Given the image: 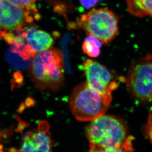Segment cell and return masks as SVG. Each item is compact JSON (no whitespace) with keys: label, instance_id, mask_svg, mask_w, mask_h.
Segmentation results:
<instances>
[{"label":"cell","instance_id":"obj_3","mask_svg":"<svg viewBox=\"0 0 152 152\" xmlns=\"http://www.w3.org/2000/svg\"><path fill=\"white\" fill-rule=\"evenodd\" d=\"M112 101V95L102 94L85 83L74 88L69 104L76 119L79 121H92L104 115Z\"/></svg>","mask_w":152,"mask_h":152},{"label":"cell","instance_id":"obj_12","mask_svg":"<svg viewBox=\"0 0 152 152\" xmlns=\"http://www.w3.org/2000/svg\"><path fill=\"white\" fill-rule=\"evenodd\" d=\"M7 61L12 67L15 69H26L28 66V61L24 60L18 54L15 53L10 50L6 54Z\"/></svg>","mask_w":152,"mask_h":152},{"label":"cell","instance_id":"obj_17","mask_svg":"<svg viewBox=\"0 0 152 152\" xmlns=\"http://www.w3.org/2000/svg\"><path fill=\"white\" fill-rule=\"evenodd\" d=\"M3 148L4 146L2 145H0V150H3Z\"/></svg>","mask_w":152,"mask_h":152},{"label":"cell","instance_id":"obj_9","mask_svg":"<svg viewBox=\"0 0 152 152\" xmlns=\"http://www.w3.org/2000/svg\"><path fill=\"white\" fill-rule=\"evenodd\" d=\"M26 52L30 58L38 53L51 48L54 40L50 34L33 26L25 27Z\"/></svg>","mask_w":152,"mask_h":152},{"label":"cell","instance_id":"obj_6","mask_svg":"<svg viewBox=\"0 0 152 152\" xmlns=\"http://www.w3.org/2000/svg\"><path fill=\"white\" fill-rule=\"evenodd\" d=\"M37 10L21 7L8 0H0V28L2 31H20L34 21Z\"/></svg>","mask_w":152,"mask_h":152},{"label":"cell","instance_id":"obj_13","mask_svg":"<svg viewBox=\"0 0 152 152\" xmlns=\"http://www.w3.org/2000/svg\"><path fill=\"white\" fill-rule=\"evenodd\" d=\"M11 3L21 7L29 10H37L35 4L37 0H8Z\"/></svg>","mask_w":152,"mask_h":152},{"label":"cell","instance_id":"obj_8","mask_svg":"<svg viewBox=\"0 0 152 152\" xmlns=\"http://www.w3.org/2000/svg\"><path fill=\"white\" fill-rule=\"evenodd\" d=\"M48 125L41 122L37 130L26 134L22 141L20 152H50L52 148L50 134Z\"/></svg>","mask_w":152,"mask_h":152},{"label":"cell","instance_id":"obj_18","mask_svg":"<svg viewBox=\"0 0 152 152\" xmlns=\"http://www.w3.org/2000/svg\"><path fill=\"white\" fill-rule=\"evenodd\" d=\"M1 37H2L1 33V32L0 31V40H1Z\"/></svg>","mask_w":152,"mask_h":152},{"label":"cell","instance_id":"obj_19","mask_svg":"<svg viewBox=\"0 0 152 152\" xmlns=\"http://www.w3.org/2000/svg\"><path fill=\"white\" fill-rule=\"evenodd\" d=\"M0 152H4L3 150H0Z\"/></svg>","mask_w":152,"mask_h":152},{"label":"cell","instance_id":"obj_10","mask_svg":"<svg viewBox=\"0 0 152 152\" xmlns=\"http://www.w3.org/2000/svg\"><path fill=\"white\" fill-rule=\"evenodd\" d=\"M128 8L132 15L138 17L152 15V0H127Z\"/></svg>","mask_w":152,"mask_h":152},{"label":"cell","instance_id":"obj_14","mask_svg":"<svg viewBox=\"0 0 152 152\" xmlns=\"http://www.w3.org/2000/svg\"><path fill=\"white\" fill-rule=\"evenodd\" d=\"M98 0H80L82 6L85 8L89 9L96 5Z\"/></svg>","mask_w":152,"mask_h":152},{"label":"cell","instance_id":"obj_5","mask_svg":"<svg viewBox=\"0 0 152 152\" xmlns=\"http://www.w3.org/2000/svg\"><path fill=\"white\" fill-rule=\"evenodd\" d=\"M77 23L88 36H94L103 44L110 42L118 33V17L107 9H93L82 15Z\"/></svg>","mask_w":152,"mask_h":152},{"label":"cell","instance_id":"obj_7","mask_svg":"<svg viewBox=\"0 0 152 152\" xmlns=\"http://www.w3.org/2000/svg\"><path fill=\"white\" fill-rule=\"evenodd\" d=\"M87 84L93 90L104 95H111L118 88L113 76L107 68L95 61L87 59L83 64Z\"/></svg>","mask_w":152,"mask_h":152},{"label":"cell","instance_id":"obj_1","mask_svg":"<svg viewBox=\"0 0 152 152\" xmlns=\"http://www.w3.org/2000/svg\"><path fill=\"white\" fill-rule=\"evenodd\" d=\"M86 128V134L90 143V151L121 148L127 135L126 125L118 117L104 115Z\"/></svg>","mask_w":152,"mask_h":152},{"label":"cell","instance_id":"obj_21","mask_svg":"<svg viewBox=\"0 0 152 152\" xmlns=\"http://www.w3.org/2000/svg\"></svg>","mask_w":152,"mask_h":152},{"label":"cell","instance_id":"obj_11","mask_svg":"<svg viewBox=\"0 0 152 152\" xmlns=\"http://www.w3.org/2000/svg\"><path fill=\"white\" fill-rule=\"evenodd\" d=\"M100 40L93 35L88 36L86 38L82 46L85 53L92 58H96L100 54V48L102 45Z\"/></svg>","mask_w":152,"mask_h":152},{"label":"cell","instance_id":"obj_20","mask_svg":"<svg viewBox=\"0 0 152 152\" xmlns=\"http://www.w3.org/2000/svg\"><path fill=\"white\" fill-rule=\"evenodd\" d=\"M1 133H0V138H1Z\"/></svg>","mask_w":152,"mask_h":152},{"label":"cell","instance_id":"obj_16","mask_svg":"<svg viewBox=\"0 0 152 152\" xmlns=\"http://www.w3.org/2000/svg\"><path fill=\"white\" fill-rule=\"evenodd\" d=\"M18 150L16 149L15 148H11L10 149L9 151V152H18Z\"/></svg>","mask_w":152,"mask_h":152},{"label":"cell","instance_id":"obj_15","mask_svg":"<svg viewBox=\"0 0 152 152\" xmlns=\"http://www.w3.org/2000/svg\"><path fill=\"white\" fill-rule=\"evenodd\" d=\"M93 152H124L121 148L112 149H100L96 150Z\"/></svg>","mask_w":152,"mask_h":152},{"label":"cell","instance_id":"obj_4","mask_svg":"<svg viewBox=\"0 0 152 152\" xmlns=\"http://www.w3.org/2000/svg\"><path fill=\"white\" fill-rule=\"evenodd\" d=\"M125 83L132 97L139 103L152 102V54L132 63Z\"/></svg>","mask_w":152,"mask_h":152},{"label":"cell","instance_id":"obj_2","mask_svg":"<svg viewBox=\"0 0 152 152\" xmlns=\"http://www.w3.org/2000/svg\"><path fill=\"white\" fill-rule=\"evenodd\" d=\"M32 78L40 89L57 91L64 81V68L59 50L50 48L34 57L31 66Z\"/></svg>","mask_w":152,"mask_h":152}]
</instances>
